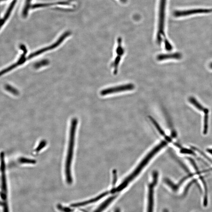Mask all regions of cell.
<instances>
[{
	"label": "cell",
	"mask_w": 212,
	"mask_h": 212,
	"mask_svg": "<svg viewBox=\"0 0 212 212\" xmlns=\"http://www.w3.org/2000/svg\"><path fill=\"white\" fill-rule=\"evenodd\" d=\"M114 197H112L108 198L104 201L103 204L99 206V207L95 210L94 212H101L104 210L106 207L111 202V201L114 199Z\"/></svg>",
	"instance_id": "cell-12"
},
{
	"label": "cell",
	"mask_w": 212,
	"mask_h": 212,
	"mask_svg": "<svg viewBox=\"0 0 212 212\" xmlns=\"http://www.w3.org/2000/svg\"><path fill=\"white\" fill-rule=\"evenodd\" d=\"M78 121L76 118L73 119L70 125V135L67 158L65 166V174L66 181L69 184L73 182L71 174V165L73 157V150L75 145V135Z\"/></svg>",
	"instance_id": "cell-1"
},
{
	"label": "cell",
	"mask_w": 212,
	"mask_h": 212,
	"mask_svg": "<svg viewBox=\"0 0 212 212\" xmlns=\"http://www.w3.org/2000/svg\"><path fill=\"white\" fill-rule=\"evenodd\" d=\"M210 68L212 69V63H211V64H210Z\"/></svg>",
	"instance_id": "cell-18"
},
{
	"label": "cell",
	"mask_w": 212,
	"mask_h": 212,
	"mask_svg": "<svg viewBox=\"0 0 212 212\" xmlns=\"http://www.w3.org/2000/svg\"><path fill=\"white\" fill-rule=\"evenodd\" d=\"M55 4H62V5H69L70 4L68 2H60L58 3H52V4H35L33 5L32 7V8H41V7H48V6L55 5Z\"/></svg>",
	"instance_id": "cell-13"
},
{
	"label": "cell",
	"mask_w": 212,
	"mask_h": 212,
	"mask_svg": "<svg viewBox=\"0 0 212 212\" xmlns=\"http://www.w3.org/2000/svg\"><path fill=\"white\" fill-rule=\"evenodd\" d=\"M70 33H71L70 32H65L60 37V38H59L58 40L55 43L53 44V45L50 46H49L42 48V49L38 50V51H35V52L30 54L27 57L28 60H30L31 59L36 57L37 56L40 55L41 54H42V53L45 52L46 51H49L50 50L56 48L57 46H59L60 45V44H61L63 42V41L66 39V38H67V37L69 36L70 35Z\"/></svg>",
	"instance_id": "cell-6"
},
{
	"label": "cell",
	"mask_w": 212,
	"mask_h": 212,
	"mask_svg": "<svg viewBox=\"0 0 212 212\" xmlns=\"http://www.w3.org/2000/svg\"><path fill=\"white\" fill-rule=\"evenodd\" d=\"M6 1V0H0V2H2V1Z\"/></svg>",
	"instance_id": "cell-19"
},
{
	"label": "cell",
	"mask_w": 212,
	"mask_h": 212,
	"mask_svg": "<svg viewBox=\"0 0 212 212\" xmlns=\"http://www.w3.org/2000/svg\"><path fill=\"white\" fill-rule=\"evenodd\" d=\"M115 212H120V210L119 209H117L116 210Z\"/></svg>",
	"instance_id": "cell-17"
},
{
	"label": "cell",
	"mask_w": 212,
	"mask_h": 212,
	"mask_svg": "<svg viewBox=\"0 0 212 212\" xmlns=\"http://www.w3.org/2000/svg\"><path fill=\"white\" fill-rule=\"evenodd\" d=\"M167 143L165 142V141H163V142L161 143V144H159V145H157V147H156L155 148H154L152 151H151L149 154L147 156V157L144 159L143 161L141 162L140 164H139V166H138V167L135 169V170L134 171L133 173H132V174L130 175L129 176H128V177L125 179V181H123L121 184L119 185V187L120 188V189H121L122 190L126 188V187L127 186L128 183H129L131 181H132V179H133L139 173L140 171L141 170V169H142L145 166V165L146 164L148 161H149L150 159L155 154V153L157 152H158L159 150L161 149L162 147L167 145Z\"/></svg>",
	"instance_id": "cell-2"
},
{
	"label": "cell",
	"mask_w": 212,
	"mask_h": 212,
	"mask_svg": "<svg viewBox=\"0 0 212 212\" xmlns=\"http://www.w3.org/2000/svg\"><path fill=\"white\" fill-rule=\"evenodd\" d=\"M49 63L50 61L49 60H41V61L35 63L34 64V67L36 69L40 68L41 67L48 65V64H49Z\"/></svg>",
	"instance_id": "cell-14"
},
{
	"label": "cell",
	"mask_w": 212,
	"mask_h": 212,
	"mask_svg": "<svg viewBox=\"0 0 212 212\" xmlns=\"http://www.w3.org/2000/svg\"><path fill=\"white\" fill-rule=\"evenodd\" d=\"M108 193V192H104V193L101 194V195L99 196L96 197V198H94V199H92L88 200V201H85V202L77 203V204H73L71 206L72 207H79V206H84L86 205L87 204H91V203L95 202V201H98V200L101 199L103 197L107 195V194Z\"/></svg>",
	"instance_id": "cell-9"
},
{
	"label": "cell",
	"mask_w": 212,
	"mask_h": 212,
	"mask_svg": "<svg viewBox=\"0 0 212 212\" xmlns=\"http://www.w3.org/2000/svg\"><path fill=\"white\" fill-rule=\"evenodd\" d=\"M15 5L14 4L11 3L10 4L9 7H8V9L6 11L5 15L3 18L0 20V29L4 23H5L6 20H8V17H10V15L11 14L12 11L14 8Z\"/></svg>",
	"instance_id": "cell-11"
},
{
	"label": "cell",
	"mask_w": 212,
	"mask_h": 212,
	"mask_svg": "<svg viewBox=\"0 0 212 212\" xmlns=\"http://www.w3.org/2000/svg\"><path fill=\"white\" fill-rule=\"evenodd\" d=\"M135 85L133 84L128 83L106 88L101 91L100 92V94L102 96H104L110 94L117 93L126 91H132L135 89Z\"/></svg>",
	"instance_id": "cell-5"
},
{
	"label": "cell",
	"mask_w": 212,
	"mask_h": 212,
	"mask_svg": "<svg viewBox=\"0 0 212 212\" xmlns=\"http://www.w3.org/2000/svg\"><path fill=\"white\" fill-rule=\"evenodd\" d=\"M167 0H160V14L158 31L157 37V42L158 45L161 44L163 38H165V21L166 18V8Z\"/></svg>",
	"instance_id": "cell-3"
},
{
	"label": "cell",
	"mask_w": 212,
	"mask_h": 212,
	"mask_svg": "<svg viewBox=\"0 0 212 212\" xmlns=\"http://www.w3.org/2000/svg\"><path fill=\"white\" fill-rule=\"evenodd\" d=\"M46 145V142L45 141H41L39 145H38L37 148L35 150V152H39L41 149H42Z\"/></svg>",
	"instance_id": "cell-16"
},
{
	"label": "cell",
	"mask_w": 212,
	"mask_h": 212,
	"mask_svg": "<svg viewBox=\"0 0 212 212\" xmlns=\"http://www.w3.org/2000/svg\"><path fill=\"white\" fill-rule=\"evenodd\" d=\"M31 0H26L25 5L23 12V15L24 17H25L27 15L28 11H29V7H30V3Z\"/></svg>",
	"instance_id": "cell-15"
},
{
	"label": "cell",
	"mask_w": 212,
	"mask_h": 212,
	"mask_svg": "<svg viewBox=\"0 0 212 212\" xmlns=\"http://www.w3.org/2000/svg\"><path fill=\"white\" fill-rule=\"evenodd\" d=\"M212 13V8H193L184 10H176L173 12V16L176 18L188 17L195 15L208 14Z\"/></svg>",
	"instance_id": "cell-4"
},
{
	"label": "cell",
	"mask_w": 212,
	"mask_h": 212,
	"mask_svg": "<svg viewBox=\"0 0 212 212\" xmlns=\"http://www.w3.org/2000/svg\"><path fill=\"white\" fill-rule=\"evenodd\" d=\"M182 55L180 53H175L170 54H161L157 56V61H162L168 59H180L182 58Z\"/></svg>",
	"instance_id": "cell-8"
},
{
	"label": "cell",
	"mask_w": 212,
	"mask_h": 212,
	"mask_svg": "<svg viewBox=\"0 0 212 212\" xmlns=\"http://www.w3.org/2000/svg\"><path fill=\"white\" fill-rule=\"evenodd\" d=\"M189 101L191 104H193L200 111L204 112L205 114H208L209 110L207 108H204L203 106L198 102V101L195 98H193V97H191L189 98Z\"/></svg>",
	"instance_id": "cell-10"
},
{
	"label": "cell",
	"mask_w": 212,
	"mask_h": 212,
	"mask_svg": "<svg viewBox=\"0 0 212 212\" xmlns=\"http://www.w3.org/2000/svg\"><path fill=\"white\" fill-rule=\"evenodd\" d=\"M153 182L150 185L149 188V195H148V212H152L153 205V187L157 183V179H153Z\"/></svg>",
	"instance_id": "cell-7"
}]
</instances>
